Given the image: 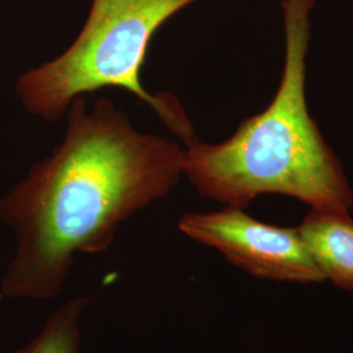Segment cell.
Segmentation results:
<instances>
[{"label":"cell","instance_id":"5","mask_svg":"<svg viewBox=\"0 0 353 353\" xmlns=\"http://www.w3.org/2000/svg\"><path fill=\"white\" fill-rule=\"evenodd\" d=\"M297 228L325 280L353 290V219L350 212L312 208Z\"/></svg>","mask_w":353,"mask_h":353},{"label":"cell","instance_id":"2","mask_svg":"<svg viewBox=\"0 0 353 353\" xmlns=\"http://www.w3.org/2000/svg\"><path fill=\"white\" fill-rule=\"evenodd\" d=\"M316 0H283L284 64L265 110L241 122L221 143H185L182 172L204 198L246 208L265 194L313 210L350 212L353 190L341 160L307 106V54Z\"/></svg>","mask_w":353,"mask_h":353},{"label":"cell","instance_id":"7","mask_svg":"<svg viewBox=\"0 0 353 353\" xmlns=\"http://www.w3.org/2000/svg\"><path fill=\"white\" fill-rule=\"evenodd\" d=\"M351 16H352V21H353V1H352V13H351Z\"/></svg>","mask_w":353,"mask_h":353},{"label":"cell","instance_id":"6","mask_svg":"<svg viewBox=\"0 0 353 353\" xmlns=\"http://www.w3.org/2000/svg\"><path fill=\"white\" fill-rule=\"evenodd\" d=\"M89 303L88 296H77L68 300L45 321L32 341L8 353H79L83 318Z\"/></svg>","mask_w":353,"mask_h":353},{"label":"cell","instance_id":"1","mask_svg":"<svg viewBox=\"0 0 353 353\" xmlns=\"http://www.w3.org/2000/svg\"><path fill=\"white\" fill-rule=\"evenodd\" d=\"M65 115L62 143L0 198V219L14 234L0 284L6 299H55L76 255L108 250L121 224L168 196L183 174V148L140 132L110 100L88 110L79 96Z\"/></svg>","mask_w":353,"mask_h":353},{"label":"cell","instance_id":"4","mask_svg":"<svg viewBox=\"0 0 353 353\" xmlns=\"http://www.w3.org/2000/svg\"><path fill=\"white\" fill-rule=\"evenodd\" d=\"M178 229L255 278L301 284L325 281L299 228L267 224L245 208L224 205L219 211L185 214Z\"/></svg>","mask_w":353,"mask_h":353},{"label":"cell","instance_id":"3","mask_svg":"<svg viewBox=\"0 0 353 353\" xmlns=\"http://www.w3.org/2000/svg\"><path fill=\"white\" fill-rule=\"evenodd\" d=\"M198 0H93L88 19L74 43L46 63L26 71L16 94L29 113L55 122L79 96L121 88L147 103L176 137H196L174 96L152 94L140 72L156 30L182 8Z\"/></svg>","mask_w":353,"mask_h":353}]
</instances>
